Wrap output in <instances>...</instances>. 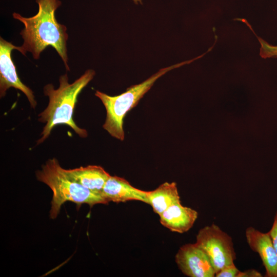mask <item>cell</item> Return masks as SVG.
I'll use <instances>...</instances> for the list:
<instances>
[{
  "label": "cell",
  "mask_w": 277,
  "mask_h": 277,
  "mask_svg": "<svg viewBox=\"0 0 277 277\" xmlns=\"http://www.w3.org/2000/svg\"><path fill=\"white\" fill-rule=\"evenodd\" d=\"M102 194L109 202L136 200L148 204V191L135 188L124 178L117 176H109L103 187Z\"/></svg>",
  "instance_id": "obj_9"
},
{
  "label": "cell",
  "mask_w": 277,
  "mask_h": 277,
  "mask_svg": "<svg viewBox=\"0 0 277 277\" xmlns=\"http://www.w3.org/2000/svg\"><path fill=\"white\" fill-rule=\"evenodd\" d=\"M262 274L256 270L250 269L240 271L238 277H262Z\"/></svg>",
  "instance_id": "obj_16"
},
{
  "label": "cell",
  "mask_w": 277,
  "mask_h": 277,
  "mask_svg": "<svg viewBox=\"0 0 277 277\" xmlns=\"http://www.w3.org/2000/svg\"><path fill=\"white\" fill-rule=\"evenodd\" d=\"M261 43L260 55L263 58L277 57V46L271 45L259 38Z\"/></svg>",
  "instance_id": "obj_13"
},
{
  "label": "cell",
  "mask_w": 277,
  "mask_h": 277,
  "mask_svg": "<svg viewBox=\"0 0 277 277\" xmlns=\"http://www.w3.org/2000/svg\"><path fill=\"white\" fill-rule=\"evenodd\" d=\"M194 60L162 68L142 83L131 86L125 92L118 95L110 96L96 91L95 96L100 99L106 110V118L103 125V128L112 137L120 141L124 140L123 120L127 112L137 104L158 78L168 71L190 63Z\"/></svg>",
  "instance_id": "obj_4"
},
{
  "label": "cell",
  "mask_w": 277,
  "mask_h": 277,
  "mask_svg": "<svg viewBox=\"0 0 277 277\" xmlns=\"http://www.w3.org/2000/svg\"><path fill=\"white\" fill-rule=\"evenodd\" d=\"M159 215L163 226L171 231L183 233L192 227L198 213L191 208L183 206L179 202L171 205Z\"/></svg>",
  "instance_id": "obj_10"
},
{
  "label": "cell",
  "mask_w": 277,
  "mask_h": 277,
  "mask_svg": "<svg viewBox=\"0 0 277 277\" xmlns=\"http://www.w3.org/2000/svg\"><path fill=\"white\" fill-rule=\"evenodd\" d=\"M38 6L37 13L30 17H25L14 12V19L22 22L24 28L20 32L23 44L17 50L25 55L31 52L35 60L48 46H51L61 57L67 70H69L67 56V41L68 35L66 26L58 23L55 11L60 7V0H35Z\"/></svg>",
  "instance_id": "obj_1"
},
{
  "label": "cell",
  "mask_w": 277,
  "mask_h": 277,
  "mask_svg": "<svg viewBox=\"0 0 277 277\" xmlns=\"http://www.w3.org/2000/svg\"><path fill=\"white\" fill-rule=\"evenodd\" d=\"M245 236L249 247L258 253L265 269V276L277 277V254L268 232L264 233L248 227Z\"/></svg>",
  "instance_id": "obj_8"
},
{
  "label": "cell",
  "mask_w": 277,
  "mask_h": 277,
  "mask_svg": "<svg viewBox=\"0 0 277 277\" xmlns=\"http://www.w3.org/2000/svg\"><path fill=\"white\" fill-rule=\"evenodd\" d=\"M268 232L270 235L272 245L277 254V211L274 216L272 227Z\"/></svg>",
  "instance_id": "obj_15"
},
{
  "label": "cell",
  "mask_w": 277,
  "mask_h": 277,
  "mask_svg": "<svg viewBox=\"0 0 277 277\" xmlns=\"http://www.w3.org/2000/svg\"><path fill=\"white\" fill-rule=\"evenodd\" d=\"M195 244L207 255L215 273L234 264L236 253L232 238L217 225L212 224L201 229Z\"/></svg>",
  "instance_id": "obj_5"
},
{
  "label": "cell",
  "mask_w": 277,
  "mask_h": 277,
  "mask_svg": "<svg viewBox=\"0 0 277 277\" xmlns=\"http://www.w3.org/2000/svg\"><path fill=\"white\" fill-rule=\"evenodd\" d=\"M175 260L180 270L188 276H215V271L209 258L195 243L181 246Z\"/></svg>",
  "instance_id": "obj_7"
},
{
  "label": "cell",
  "mask_w": 277,
  "mask_h": 277,
  "mask_svg": "<svg viewBox=\"0 0 277 277\" xmlns=\"http://www.w3.org/2000/svg\"><path fill=\"white\" fill-rule=\"evenodd\" d=\"M67 175L89 190L102 194L103 187L110 175L101 166L89 165L65 169Z\"/></svg>",
  "instance_id": "obj_11"
},
{
  "label": "cell",
  "mask_w": 277,
  "mask_h": 277,
  "mask_svg": "<svg viewBox=\"0 0 277 277\" xmlns=\"http://www.w3.org/2000/svg\"><path fill=\"white\" fill-rule=\"evenodd\" d=\"M132 1L135 4L142 3V0H132Z\"/></svg>",
  "instance_id": "obj_17"
},
{
  "label": "cell",
  "mask_w": 277,
  "mask_h": 277,
  "mask_svg": "<svg viewBox=\"0 0 277 277\" xmlns=\"http://www.w3.org/2000/svg\"><path fill=\"white\" fill-rule=\"evenodd\" d=\"M148 204L160 215L172 204L181 202L176 184L165 182L154 190L148 191Z\"/></svg>",
  "instance_id": "obj_12"
},
{
  "label": "cell",
  "mask_w": 277,
  "mask_h": 277,
  "mask_svg": "<svg viewBox=\"0 0 277 277\" xmlns=\"http://www.w3.org/2000/svg\"><path fill=\"white\" fill-rule=\"evenodd\" d=\"M17 48L18 46L0 37V96H5L9 88H14L26 95L31 107L35 109L37 102L33 92L20 80L12 59V51L17 50Z\"/></svg>",
  "instance_id": "obj_6"
},
{
  "label": "cell",
  "mask_w": 277,
  "mask_h": 277,
  "mask_svg": "<svg viewBox=\"0 0 277 277\" xmlns=\"http://www.w3.org/2000/svg\"><path fill=\"white\" fill-rule=\"evenodd\" d=\"M37 180L46 184L52 191L50 217L55 219L63 204L67 201L92 206L109 202L102 194L93 192L70 178L56 159L48 160L36 172Z\"/></svg>",
  "instance_id": "obj_3"
},
{
  "label": "cell",
  "mask_w": 277,
  "mask_h": 277,
  "mask_svg": "<svg viewBox=\"0 0 277 277\" xmlns=\"http://www.w3.org/2000/svg\"><path fill=\"white\" fill-rule=\"evenodd\" d=\"M95 74L92 69H88L74 82L69 83L67 74L59 77L60 85L54 89L52 84L46 85L43 91L49 97L47 107L38 115V121L45 123L37 145L43 143L49 136L53 128L59 124H64L72 128L81 137L85 138L88 133L85 129L79 127L73 119L74 107L79 94L93 78Z\"/></svg>",
  "instance_id": "obj_2"
},
{
  "label": "cell",
  "mask_w": 277,
  "mask_h": 277,
  "mask_svg": "<svg viewBox=\"0 0 277 277\" xmlns=\"http://www.w3.org/2000/svg\"><path fill=\"white\" fill-rule=\"evenodd\" d=\"M234 264L226 266L219 271L215 275L216 277H238L240 272Z\"/></svg>",
  "instance_id": "obj_14"
}]
</instances>
